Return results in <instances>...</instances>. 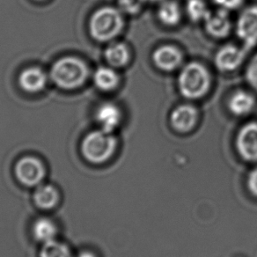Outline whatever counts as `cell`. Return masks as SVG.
Masks as SVG:
<instances>
[{
    "instance_id": "cell-1",
    "label": "cell",
    "mask_w": 257,
    "mask_h": 257,
    "mask_svg": "<svg viewBox=\"0 0 257 257\" xmlns=\"http://www.w3.org/2000/svg\"><path fill=\"white\" fill-rule=\"evenodd\" d=\"M50 77L61 89H78L88 79L89 68L86 62L79 57L66 56L54 63L50 69Z\"/></svg>"
},
{
    "instance_id": "cell-2",
    "label": "cell",
    "mask_w": 257,
    "mask_h": 257,
    "mask_svg": "<svg viewBox=\"0 0 257 257\" xmlns=\"http://www.w3.org/2000/svg\"><path fill=\"white\" fill-rule=\"evenodd\" d=\"M122 13L119 9L104 7L94 12L89 20L90 36L99 43L114 40L123 29Z\"/></svg>"
},
{
    "instance_id": "cell-3",
    "label": "cell",
    "mask_w": 257,
    "mask_h": 257,
    "mask_svg": "<svg viewBox=\"0 0 257 257\" xmlns=\"http://www.w3.org/2000/svg\"><path fill=\"white\" fill-rule=\"evenodd\" d=\"M210 85V73L204 65L198 62H191L186 64L179 74V91L186 99H200L206 94Z\"/></svg>"
},
{
    "instance_id": "cell-4",
    "label": "cell",
    "mask_w": 257,
    "mask_h": 257,
    "mask_svg": "<svg viewBox=\"0 0 257 257\" xmlns=\"http://www.w3.org/2000/svg\"><path fill=\"white\" fill-rule=\"evenodd\" d=\"M116 146L117 140L114 135L100 128L85 136L80 149L86 161L93 164H102L113 156Z\"/></svg>"
},
{
    "instance_id": "cell-5",
    "label": "cell",
    "mask_w": 257,
    "mask_h": 257,
    "mask_svg": "<svg viewBox=\"0 0 257 257\" xmlns=\"http://www.w3.org/2000/svg\"><path fill=\"white\" fill-rule=\"evenodd\" d=\"M15 176L26 187H38L46 176V168L43 161L34 156H25L15 165Z\"/></svg>"
},
{
    "instance_id": "cell-6",
    "label": "cell",
    "mask_w": 257,
    "mask_h": 257,
    "mask_svg": "<svg viewBox=\"0 0 257 257\" xmlns=\"http://www.w3.org/2000/svg\"><path fill=\"white\" fill-rule=\"evenodd\" d=\"M236 34L246 50L257 45V6L245 8L238 17Z\"/></svg>"
},
{
    "instance_id": "cell-7",
    "label": "cell",
    "mask_w": 257,
    "mask_h": 257,
    "mask_svg": "<svg viewBox=\"0 0 257 257\" xmlns=\"http://www.w3.org/2000/svg\"><path fill=\"white\" fill-rule=\"evenodd\" d=\"M236 147L243 160L257 161V122L251 121L239 130L236 138Z\"/></svg>"
},
{
    "instance_id": "cell-8",
    "label": "cell",
    "mask_w": 257,
    "mask_h": 257,
    "mask_svg": "<svg viewBox=\"0 0 257 257\" xmlns=\"http://www.w3.org/2000/svg\"><path fill=\"white\" fill-rule=\"evenodd\" d=\"M246 49L227 44L217 51L214 58L216 67L221 72H232L242 64L246 57Z\"/></svg>"
},
{
    "instance_id": "cell-9",
    "label": "cell",
    "mask_w": 257,
    "mask_h": 257,
    "mask_svg": "<svg viewBox=\"0 0 257 257\" xmlns=\"http://www.w3.org/2000/svg\"><path fill=\"white\" fill-rule=\"evenodd\" d=\"M198 113L197 108L189 104L179 105L170 114L172 127L181 133H189L197 123Z\"/></svg>"
},
{
    "instance_id": "cell-10",
    "label": "cell",
    "mask_w": 257,
    "mask_h": 257,
    "mask_svg": "<svg viewBox=\"0 0 257 257\" xmlns=\"http://www.w3.org/2000/svg\"><path fill=\"white\" fill-rule=\"evenodd\" d=\"M49 76L43 69L32 66L26 68L19 75V86L22 90L29 93L42 92L47 86Z\"/></svg>"
},
{
    "instance_id": "cell-11",
    "label": "cell",
    "mask_w": 257,
    "mask_h": 257,
    "mask_svg": "<svg viewBox=\"0 0 257 257\" xmlns=\"http://www.w3.org/2000/svg\"><path fill=\"white\" fill-rule=\"evenodd\" d=\"M152 57L155 66L163 72L175 71L182 62L181 50L172 45L159 47L154 50Z\"/></svg>"
},
{
    "instance_id": "cell-12",
    "label": "cell",
    "mask_w": 257,
    "mask_h": 257,
    "mask_svg": "<svg viewBox=\"0 0 257 257\" xmlns=\"http://www.w3.org/2000/svg\"><path fill=\"white\" fill-rule=\"evenodd\" d=\"M204 23L206 32L215 38H224L228 36L231 30V21L229 18L228 12L222 9L210 12Z\"/></svg>"
},
{
    "instance_id": "cell-13",
    "label": "cell",
    "mask_w": 257,
    "mask_h": 257,
    "mask_svg": "<svg viewBox=\"0 0 257 257\" xmlns=\"http://www.w3.org/2000/svg\"><path fill=\"white\" fill-rule=\"evenodd\" d=\"M95 119L100 130L113 133L121 121L120 108L112 102H105L100 105L95 112Z\"/></svg>"
},
{
    "instance_id": "cell-14",
    "label": "cell",
    "mask_w": 257,
    "mask_h": 257,
    "mask_svg": "<svg viewBox=\"0 0 257 257\" xmlns=\"http://www.w3.org/2000/svg\"><path fill=\"white\" fill-rule=\"evenodd\" d=\"M255 104L254 97L244 90L232 93L228 100V109L236 116H243L253 110Z\"/></svg>"
},
{
    "instance_id": "cell-15",
    "label": "cell",
    "mask_w": 257,
    "mask_h": 257,
    "mask_svg": "<svg viewBox=\"0 0 257 257\" xmlns=\"http://www.w3.org/2000/svg\"><path fill=\"white\" fill-rule=\"evenodd\" d=\"M60 200L59 192L54 186L41 184L34 192V201L37 207L49 211L57 206Z\"/></svg>"
},
{
    "instance_id": "cell-16",
    "label": "cell",
    "mask_w": 257,
    "mask_h": 257,
    "mask_svg": "<svg viewBox=\"0 0 257 257\" xmlns=\"http://www.w3.org/2000/svg\"><path fill=\"white\" fill-rule=\"evenodd\" d=\"M105 59L113 68H121L128 64L131 52L128 46L122 43H112L105 50Z\"/></svg>"
},
{
    "instance_id": "cell-17",
    "label": "cell",
    "mask_w": 257,
    "mask_h": 257,
    "mask_svg": "<svg viewBox=\"0 0 257 257\" xmlns=\"http://www.w3.org/2000/svg\"><path fill=\"white\" fill-rule=\"evenodd\" d=\"M93 81L98 89L103 92H110L118 86L119 76L113 67L101 66L94 72Z\"/></svg>"
},
{
    "instance_id": "cell-18",
    "label": "cell",
    "mask_w": 257,
    "mask_h": 257,
    "mask_svg": "<svg viewBox=\"0 0 257 257\" xmlns=\"http://www.w3.org/2000/svg\"><path fill=\"white\" fill-rule=\"evenodd\" d=\"M32 232L35 239L44 244L56 239L57 225L49 218H40L34 223Z\"/></svg>"
},
{
    "instance_id": "cell-19",
    "label": "cell",
    "mask_w": 257,
    "mask_h": 257,
    "mask_svg": "<svg viewBox=\"0 0 257 257\" xmlns=\"http://www.w3.org/2000/svg\"><path fill=\"white\" fill-rule=\"evenodd\" d=\"M157 15L163 25L174 27L180 22L182 13L176 2L173 0H165L159 7Z\"/></svg>"
},
{
    "instance_id": "cell-20",
    "label": "cell",
    "mask_w": 257,
    "mask_h": 257,
    "mask_svg": "<svg viewBox=\"0 0 257 257\" xmlns=\"http://www.w3.org/2000/svg\"><path fill=\"white\" fill-rule=\"evenodd\" d=\"M40 257H74V255L67 245L53 239L43 244Z\"/></svg>"
},
{
    "instance_id": "cell-21",
    "label": "cell",
    "mask_w": 257,
    "mask_h": 257,
    "mask_svg": "<svg viewBox=\"0 0 257 257\" xmlns=\"http://www.w3.org/2000/svg\"><path fill=\"white\" fill-rule=\"evenodd\" d=\"M186 13L194 22H204L209 15V9L204 0H188Z\"/></svg>"
},
{
    "instance_id": "cell-22",
    "label": "cell",
    "mask_w": 257,
    "mask_h": 257,
    "mask_svg": "<svg viewBox=\"0 0 257 257\" xmlns=\"http://www.w3.org/2000/svg\"><path fill=\"white\" fill-rule=\"evenodd\" d=\"M246 79L248 85L257 91V54L252 57L246 66Z\"/></svg>"
},
{
    "instance_id": "cell-23",
    "label": "cell",
    "mask_w": 257,
    "mask_h": 257,
    "mask_svg": "<svg viewBox=\"0 0 257 257\" xmlns=\"http://www.w3.org/2000/svg\"><path fill=\"white\" fill-rule=\"evenodd\" d=\"M142 2L140 0H118L119 10L126 15H136L140 11Z\"/></svg>"
},
{
    "instance_id": "cell-24",
    "label": "cell",
    "mask_w": 257,
    "mask_h": 257,
    "mask_svg": "<svg viewBox=\"0 0 257 257\" xmlns=\"http://www.w3.org/2000/svg\"><path fill=\"white\" fill-rule=\"evenodd\" d=\"M215 5H217L219 9L225 11H233L241 7L243 0H213Z\"/></svg>"
},
{
    "instance_id": "cell-25",
    "label": "cell",
    "mask_w": 257,
    "mask_h": 257,
    "mask_svg": "<svg viewBox=\"0 0 257 257\" xmlns=\"http://www.w3.org/2000/svg\"><path fill=\"white\" fill-rule=\"evenodd\" d=\"M247 187L250 192L257 197V168L250 173L247 178Z\"/></svg>"
},
{
    "instance_id": "cell-26",
    "label": "cell",
    "mask_w": 257,
    "mask_h": 257,
    "mask_svg": "<svg viewBox=\"0 0 257 257\" xmlns=\"http://www.w3.org/2000/svg\"><path fill=\"white\" fill-rule=\"evenodd\" d=\"M74 257H96V255L93 252H90V251H82Z\"/></svg>"
},
{
    "instance_id": "cell-27",
    "label": "cell",
    "mask_w": 257,
    "mask_h": 257,
    "mask_svg": "<svg viewBox=\"0 0 257 257\" xmlns=\"http://www.w3.org/2000/svg\"><path fill=\"white\" fill-rule=\"evenodd\" d=\"M142 3H157L161 0H140Z\"/></svg>"
},
{
    "instance_id": "cell-28",
    "label": "cell",
    "mask_w": 257,
    "mask_h": 257,
    "mask_svg": "<svg viewBox=\"0 0 257 257\" xmlns=\"http://www.w3.org/2000/svg\"><path fill=\"white\" fill-rule=\"evenodd\" d=\"M36 1H44V0H36Z\"/></svg>"
}]
</instances>
